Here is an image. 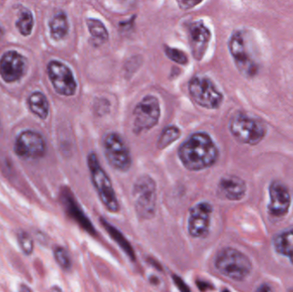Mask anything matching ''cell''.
Returning a JSON list of instances; mask_svg holds the SVG:
<instances>
[{
    "label": "cell",
    "mask_w": 293,
    "mask_h": 292,
    "mask_svg": "<svg viewBox=\"0 0 293 292\" xmlns=\"http://www.w3.org/2000/svg\"><path fill=\"white\" fill-rule=\"evenodd\" d=\"M219 148L209 135L198 132L178 148V156L184 168L198 172L213 167L219 158Z\"/></svg>",
    "instance_id": "6da1fadb"
},
{
    "label": "cell",
    "mask_w": 293,
    "mask_h": 292,
    "mask_svg": "<svg viewBox=\"0 0 293 292\" xmlns=\"http://www.w3.org/2000/svg\"><path fill=\"white\" fill-rule=\"evenodd\" d=\"M173 279L180 292H190L189 287L187 286L186 284L178 276L173 275Z\"/></svg>",
    "instance_id": "f1b7e54d"
},
{
    "label": "cell",
    "mask_w": 293,
    "mask_h": 292,
    "mask_svg": "<svg viewBox=\"0 0 293 292\" xmlns=\"http://www.w3.org/2000/svg\"><path fill=\"white\" fill-rule=\"evenodd\" d=\"M269 191L270 201L268 211L269 214L275 218L286 215L291 204V197L287 187L280 181H273L269 185Z\"/></svg>",
    "instance_id": "4fadbf2b"
},
{
    "label": "cell",
    "mask_w": 293,
    "mask_h": 292,
    "mask_svg": "<svg viewBox=\"0 0 293 292\" xmlns=\"http://www.w3.org/2000/svg\"><path fill=\"white\" fill-rule=\"evenodd\" d=\"M181 134L182 132L180 128H178L177 126L170 125L165 128L157 142V148L159 150H163L165 148H167L172 143L178 141Z\"/></svg>",
    "instance_id": "603a6c76"
},
{
    "label": "cell",
    "mask_w": 293,
    "mask_h": 292,
    "mask_svg": "<svg viewBox=\"0 0 293 292\" xmlns=\"http://www.w3.org/2000/svg\"><path fill=\"white\" fill-rule=\"evenodd\" d=\"M231 134L241 144L255 146L266 137L265 124L244 112H236L229 123Z\"/></svg>",
    "instance_id": "8992f818"
},
{
    "label": "cell",
    "mask_w": 293,
    "mask_h": 292,
    "mask_svg": "<svg viewBox=\"0 0 293 292\" xmlns=\"http://www.w3.org/2000/svg\"><path fill=\"white\" fill-rule=\"evenodd\" d=\"M88 32L92 38V45L93 47H101L106 43L109 39V34L107 27L101 20L95 18H88L86 21Z\"/></svg>",
    "instance_id": "ffe728a7"
},
{
    "label": "cell",
    "mask_w": 293,
    "mask_h": 292,
    "mask_svg": "<svg viewBox=\"0 0 293 292\" xmlns=\"http://www.w3.org/2000/svg\"><path fill=\"white\" fill-rule=\"evenodd\" d=\"M102 146L107 162L113 169L122 172L129 171L132 165V154L120 135L110 132L105 136Z\"/></svg>",
    "instance_id": "ba28073f"
},
{
    "label": "cell",
    "mask_w": 293,
    "mask_h": 292,
    "mask_svg": "<svg viewBox=\"0 0 293 292\" xmlns=\"http://www.w3.org/2000/svg\"><path fill=\"white\" fill-rule=\"evenodd\" d=\"M252 47V43L249 42V36L245 31L233 32L228 41L229 52L236 67L243 77L249 79L255 77L260 69L257 56H255Z\"/></svg>",
    "instance_id": "7a4b0ae2"
},
{
    "label": "cell",
    "mask_w": 293,
    "mask_h": 292,
    "mask_svg": "<svg viewBox=\"0 0 293 292\" xmlns=\"http://www.w3.org/2000/svg\"><path fill=\"white\" fill-rule=\"evenodd\" d=\"M34 17L30 11L27 10L22 11L17 20V27L21 35L27 36L30 35L33 29Z\"/></svg>",
    "instance_id": "cb8c5ba5"
},
{
    "label": "cell",
    "mask_w": 293,
    "mask_h": 292,
    "mask_svg": "<svg viewBox=\"0 0 293 292\" xmlns=\"http://www.w3.org/2000/svg\"><path fill=\"white\" fill-rule=\"evenodd\" d=\"M50 292H62V289L58 286H52L50 289Z\"/></svg>",
    "instance_id": "d6a6232c"
},
{
    "label": "cell",
    "mask_w": 293,
    "mask_h": 292,
    "mask_svg": "<svg viewBox=\"0 0 293 292\" xmlns=\"http://www.w3.org/2000/svg\"><path fill=\"white\" fill-rule=\"evenodd\" d=\"M19 292H32V290H31V289L29 288V287L22 284L20 285Z\"/></svg>",
    "instance_id": "4dcf8cb0"
},
{
    "label": "cell",
    "mask_w": 293,
    "mask_h": 292,
    "mask_svg": "<svg viewBox=\"0 0 293 292\" xmlns=\"http://www.w3.org/2000/svg\"><path fill=\"white\" fill-rule=\"evenodd\" d=\"M160 105L155 96L147 95L135 107L133 132L140 135L158 124L160 118Z\"/></svg>",
    "instance_id": "9c48e42d"
},
{
    "label": "cell",
    "mask_w": 293,
    "mask_h": 292,
    "mask_svg": "<svg viewBox=\"0 0 293 292\" xmlns=\"http://www.w3.org/2000/svg\"><path fill=\"white\" fill-rule=\"evenodd\" d=\"M273 245L278 254L288 258L293 265V230L277 234L273 240Z\"/></svg>",
    "instance_id": "ac0fdd59"
},
{
    "label": "cell",
    "mask_w": 293,
    "mask_h": 292,
    "mask_svg": "<svg viewBox=\"0 0 293 292\" xmlns=\"http://www.w3.org/2000/svg\"><path fill=\"white\" fill-rule=\"evenodd\" d=\"M47 73L54 90L63 96H73L77 83L72 70L60 61L52 60L47 64Z\"/></svg>",
    "instance_id": "8fae6325"
},
{
    "label": "cell",
    "mask_w": 293,
    "mask_h": 292,
    "mask_svg": "<svg viewBox=\"0 0 293 292\" xmlns=\"http://www.w3.org/2000/svg\"><path fill=\"white\" fill-rule=\"evenodd\" d=\"M28 106L33 113L41 119H46L49 113V103L47 97L41 92H35L28 98Z\"/></svg>",
    "instance_id": "7402d4cb"
},
{
    "label": "cell",
    "mask_w": 293,
    "mask_h": 292,
    "mask_svg": "<svg viewBox=\"0 0 293 292\" xmlns=\"http://www.w3.org/2000/svg\"><path fill=\"white\" fill-rule=\"evenodd\" d=\"M135 211L141 220L153 218L156 213L157 186L148 175L137 178L132 188Z\"/></svg>",
    "instance_id": "5b68a950"
},
{
    "label": "cell",
    "mask_w": 293,
    "mask_h": 292,
    "mask_svg": "<svg viewBox=\"0 0 293 292\" xmlns=\"http://www.w3.org/2000/svg\"><path fill=\"white\" fill-rule=\"evenodd\" d=\"M2 36H3V29H2V27L0 26V38L2 37Z\"/></svg>",
    "instance_id": "836d02e7"
},
{
    "label": "cell",
    "mask_w": 293,
    "mask_h": 292,
    "mask_svg": "<svg viewBox=\"0 0 293 292\" xmlns=\"http://www.w3.org/2000/svg\"><path fill=\"white\" fill-rule=\"evenodd\" d=\"M213 211L214 208L208 202H198L190 208L187 220V229L191 238L203 239L208 237L211 226Z\"/></svg>",
    "instance_id": "30bf717a"
},
{
    "label": "cell",
    "mask_w": 293,
    "mask_h": 292,
    "mask_svg": "<svg viewBox=\"0 0 293 292\" xmlns=\"http://www.w3.org/2000/svg\"><path fill=\"white\" fill-rule=\"evenodd\" d=\"M246 192V183L235 175H225L218 183L217 193L221 199L238 202L245 197Z\"/></svg>",
    "instance_id": "2e32d148"
},
{
    "label": "cell",
    "mask_w": 293,
    "mask_h": 292,
    "mask_svg": "<svg viewBox=\"0 0 293 292\" xmlns=\"http://www.w3.org/2000/svg\"><path fill=\"white\" fill-rule=\"evenodd\" d=\"M18 242H19L20 247L25 254H29L33 253L34 250V241L33 238H31L29 234L23 231H20L17 235Z\"/></svg>",
    "instance_id": "4316f807"
},
{
    "label": "cell",
    "mask_w": 293,
    "mask_h": 292,
    "mask_svg": "<svg viewBox=\"0 0 293 292\" xmlns=\"http://www.w3.org/2000/svg\"><path fill=\"white\" fill-rule=\"evenodd\" d=\"M15 153L23 159H36L46 153V142L41 134L33 131L22 132L15 143Z\"/></svg>",
    "instance_id": "7c38bea8"
},
{
    "label": "cell",
    "mask_w": 293,
    "mask_h": 292,
    "mask_svg": "<svg viewBox=\"0 0 293 292\" xmlns=\"http://www.w3.org/2000/svg\"><path fill=\"white\" fill-rule=\"evenodd\" d=\"M177 4H178V7L181 9V10H189V9L193 8L196 6L198 5H200L201 1H184V0H181V1H177Z\"/></svg>",
    "instance_id": "83f0119b"
},
{
    "label": "cell",
    "mask_w": 293,
    "mask_h": 292,
    "mask_svg": "<svg viewBox=\"0 0 293 292\" xmlns=\"http://www.w3.org/2000/svg\"><path fill=\"white\" fill-rule=\"evenodd\" d=\"M255 292H274L272 287L269 284H262L258 287Z\"/></svg>",
    "instance_id": "f546056e"
},
{
    "label": "cell",
    "mask_w": 293,
    "mask_h": 292,
    "mask_svg": "<svg viewBox=\"0 0 293 292\" xmlns=\"http://www.w3.org/2000/svg\"><path fill=\"white\" fill-rule=\"evenodd\" d=\"M87 162L90 173L91 181L102 205L104 206L109 213H118L120 210V206L118 203L113 183L110 179L109 176L100 164L95 153H89Z\"/></svg>",
    "instance_id": "277c9868"
},
{
    "label": "cell",
    "mask_w": 293,
    "mask_h": 292,
    "mask_svg": "<svg viewBox=\"0 0 293 292\" xmlns=\"http://www.w3.org/2000/svg\"><path fill=\"white\" fill-rule=\"evenodd\" d=\"M188 88L192 100L203 108L218 109L224 101L223 93L208 77H193L189 82Z\"/></svg>",
    "instance_id": "52a82bcc"
},
{
    "label": "cell",
    "mask_w": 293,
    "mask_h": 292,
    "mask_svg": "<svg viewBox=\"0 0 293 292\" xmlns=\"http://www.w3.org/2000/svg\"><path fill=\"white\" fill-rule=\"evenodd\" d=\"M50 33L55 41H60L64 38L69 32L68 17L63 11L55 14L50 21Z\"/></svg>",
    "instance_id": "44dd1931"
},
{
    "label": "cell",
    "mask_w": 293,
    "mask_h": 292,
    "mask_svg": "<svg viewBox=\"0 0 293 292\" xmlns=\"http://www.w3.org/2000/svg\"><path fill=\"white\" fill-rule=\"evenodd\" d=\"M222 292H231V291H230V290H229V289H224V290H223V291H222Z\"/></svg>",
    "instance_id": "e575fe53"
},
{
    "label": "cell",
    "mask_w": 293,
    "mask_h": 292,
    "mask_svg": "<svg viewBox=\"0 0 293 292\" xmlns=\"http://www.w3.org/2000/svg\"><path fill=\"white\" fill-rule=\"evenodd\" d=\"M165 52L169 59L181 66H185L189 62L187 55L178 48H173V47L166 46Z\"/></svg>",
    "instance_id": "484cf974"
},
{
    "label": "cell",
    "mask_w": 293,
    "mask_h": 292,
    "mask_svg": "<svg viewBox=\"0 0 293 292\" xmlns=\"http://www.w3.org/2000/svg\"><path fill=\"white\" fill-rule=\"evenodd\" d=\"M100 220H101L102 226L104 227L105 230L107 231V233L109 234L112 239H113L116 243H118V245L129 256V259H132V261H135L136 259V254H135L134 249L132 248V246L131 245L129 241L127 240L126 238H124V236L121 233L120 231H118L116 227L110 224L109 222L107 221V219H105V218H101Z\"/></svg>",
    "instance_id": "d6986e66"
},
{
    "label": "cell",
    "mask_w": 293,
    "mask_h": 292,
    "mask_svg": "<svg viewBox=\"0 0 293 292\" xmlns=\"http://www.w3.org/2000/svg\"><path fill=\"white\" fill-rule=\"evenodd\" d=\"M198 285L199 287V289H202V290H204V287H207L208 288L209 285L207 283H204V282H198Z\"/></svg>",
    "instance_id": "1f68e13d"
},
{
    "label": "cell",
    "mask_w": 293,
    "mask_h": 292,
    "mask_svg": "<svg viewBox=\"0 0 293 292\" xmlns=\"http://www.w3.org/2000/svg\"><path fill=\"white\" fill-rule=\"evenodd\" d=\"M214 267L221 275L237 282L245 280L253 268L249 257L233 247H225L217 253Z\"/></svg>",
    "instance_id": "3957f363"
},
{
    "label": "cell",
    "mask_w": 293,
    "mask_h": 292,
    "mask_svg": "<svg viewBox=\"0 0 293 292\" xmlns=\"http://www.w3.org/2000/svg\"><path fill=\"white\" fill-rule=\"evenodd\" d=\"M26 67L27 59L16 51H9L0 59V75L8 83L21 79Z\"/></svg>",
    "instance_id": "5bb4252c"
},
{
    "label": "cell",
    "mask_w": 293,
    "mask_h": 292,
    "mask_svg": "<svg viewBox=\"0 0 293 292\" xmlns=\"http://www.w3.org/2000/svg\"><path fill=\"white\" fill-rule=\"evenodd\" d=\"M62 202L69 215L75 219L81 226L88 232L91 235H95V228L93 227L88 217L82 212V209L77 205V202L68 190L62 193Z\"/></svg>",
    "instance_id": "e0dca14e"
},
{
    "label": "cell",
    "mask_w": 293,
    "mask_h": 292,
    "mask_svg": "<svg viewBox=\"0 0 293 292\" xmlns=\"http://www.w3.org/2000/svg\"><path fill=\"white\" fill-rule=\"evenodd\" d=\"M54 258L60 268L63 270H70L72 268V258L68 251L63 247H58L54 249Z\"/></svg>",
    "instance_id": "d4e9b609"
},
{
    "label": "cell",
    "mask_w": 293,
    "mask_h": 292,
    "mask_svg": "<svg viewBox=\"0 0 293 292\" xmlns=\"http://www.w3.org/2000/svg\"><path fill=\"white\" fill-rule=\"evenodd\" d=\"M211 32L203 21L192 22L189 26V41L192 56L196 60L203 59L208 50Z\"/></svg>",
    "instance_id": "9a60e30c"
}]
</instances>
